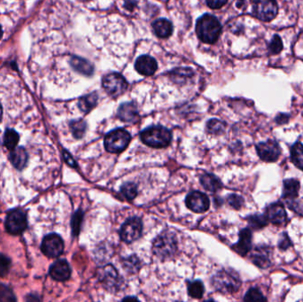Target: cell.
I'll return each instance as SVG.
<instances>
[{"label": "cell", "instance_id": "1", "mask_svg": "<svg viewBox=\"0 0 303 302\" xmlns=\"http://www.w3.org/2000/svg\"><path fill=\"white\" fill-rule=\"evenodd\" d=\"M222 26L217 18L206 13L198 19L196 23V33L202 42L215 44L218 40Z\"/></svg>", "mask_w": 303, "mask_h": 302}, {"label": "cell", "instance_id": "2", "mask_svg": "<svg viewBox=\"0 0 303 302\" xmlns=\"http://www.w3.org/2000/svg\"><path fill=\"white\" fill-rule=\"evenodd\" d=\"M144 144L151 147L163 148L170 145L172 135L170 130L163 126L148 127L140 133Z\"/></svg>", "mask_w": 303, "mask_h": 302}, {"label": "cell", "instance_id": "3", "mask_svg": "<svg viewBox=\"0 0 303 302\" xmlns=\"http://www.w3.org/2000/svg\"><path fill=\"white\" fill-rule=\"evenodd\" d=\"M177 249L176 236L170 231H164L155 238L153 244V252L160 260L170 259Z\"/></svg>", "mask_w": 303, "mask_h": 302}, {"label": "cell", "instance_id": "4", "mask_svg": "<svg viewBox=\"0 0 303 302\" xmlns=\"http://www.w3.org/2000/svg\"><path fill=\"white\" fill-rule=\"evenodd\" d=\"M131 142V135L127 130L117 129L113 130L105 137L106 150L112 153H119L127 148Z\"/></svg>", "mask_w": 303, "mask_h": 302}, {"label": "cell", "instance_id": "5", "mask_svg": "<svg viewBox=\"0 0 303 302\" xmlns=\"http://www.w3.org/2000/svg\"><path fill=\"white\" fill-rule=\"evenodd\" d=\"M212 284L219 292L232 293L238 289L240 286V280L237 274L227 270H222L214 276Z\"/></svg>", "mask_w": 303, "mask_h": 302}, {"label": "cell", "instance_id": "6", "mask_svg": "<svg viewBox=\"0 0 303 302\" xmlns=\"http://www.w3.org/2000/svg\"><path fill=\"white\" fill-rule=\"evenodd\" d=\"M102 86L108 94L118 97L127 90L128 84L123 75L117 73H111L103 78Z\"/></svg>", "mask_w": 303, "mask_h": 302}, {"label": "cell", "instance_id": "7", "mask_svg": "<svg viewBox=\"0 0 303 302\" xmlns=\"http://www.w3.org/2000/svg\"><path fill=\"white\" fill-rule=\"evenodd\" d=\"M253 11L258 19L271 22L277 16L278 8L276 0H255Z\"/></svg>", "mask_w": 303, "mask_h": 302}, {"label": "cell", "instance_id": "8", "mask_svg": "<svg viewBox=\"0 0 303 302\" xmlns=\"http://www.w3.org/2000/svg\"><path fill=\"white\" fill-rule=\"evenodd\" d=\"M142 231L143 224L140 218L132 217L128 219L122 226L120 235L124 242L132 243L140 237Z\"/></svg>", "mask_w": 303, "mask_h": 302}, {"label": "cell", "instance_id": "9", "mask_svg": "<svg viewBox=\"0 0 303 302\" xmlns=\"http://www.w3.org/2000/svg\"><path fill=\"white\" fill-rule=\"evenodd\" d=\"M44 254L49 258L59 257L64 250V243L57 234H49L43 239L41 247Z\"/></svg>", "mask_w": 303, "mask_h": 302}, {"label": "cell", "instance_id": "10", "mask_svg": "<svg viewBox=\"0 0 303 302\" xmlns=\"http://www.w3.org/2000/svg\"><path fill=\"white\" fill-rule=\"evenodd\" d=\"M26 214L22 210H13L7 215L6 229L9 233L18 235L26 230Z\"/></svg>", "mask_w": 303, "mask_h": 302}, {"label": "cell", "instance_id": "11", "mask_svg": "<svg viewBox=\"0 0 303 302\" xmlns=\"http://www.w3.org/2000/svg\"><path fill=\"white\" fill-rule=\"evenodd\" d=\"M256 150L259 157L264 162L268 163L276 162L280 156V147L274 140H268L266 142L259 144Z\"/></svg>", "mask_w": 303, "mask_h": 302}, {"label": "cell", "instance_id": "12", "mask_svg": "<svg viewBox=\"0 0 303 302\" xmlns=\"http://www.w3.org/2000/svg\"><path fill=\"white\" fill-rule=\"evenodd\" d=\"M186 206L195 213H204L209 208V198L200 192H191L186 199Z\"/></svg>", "mask_w": 303, "mask_h": 302}, {"label": "cell", "instance_id": "13", "mask_svg": "<svg viewBox=\"0 0 303 302\" xmlns=\"http://www.w3.org/2000/svg\"><path fill=\"white\" fill-rule=\"evenodd\" d=\"M157 68L156 61L149 55L140 56L135 62V68L140 75L147 76L153 75L156 72Z\"/></svg>", "mask_w": 303, "mask_h": 302}, {"label": "cell", "instance_id": "14", "mask_svg": "<svg viewBox=\"0 0 303 302\" xmlns=\"http://www.w3.org/2000/svg\"><path fill=\"white\" fill-rule=\"evenodd\" d=\"M70 274V267L65 260H57L50 268V275L53 279L57 281H66L69 279Z\"/></svg>", "mask_w": 303, "mask_h": 302}, {"label": "cell", "instance_id": "15", "mask_svg": "<svg viewBox=\"0 0 303 302\" xmlns=\"http://www.w3.org/2000/svg\"><path fill=\"white\" fill-rule=\"evenodd\" d=\"M268 220L274 224H282L287 221V212L280 203L270 205L266 211Z\"/></svg>", "mask_w": 303, "mask_h": 302}, {"label": "cell", "instance_id": "16", "mask_svg": "<svg viewBox=\"0 0 303 302\" xmlns=\"http://www.w3.org/2000/svg\"><path fill=\"white\" fill-rule=\"evenodd\" d=\"M101 282L104 284L109 289H114L120 286V280L116 270L111 265L105 267L103 270H101L100 274Z\"/></svg>", "mask_w": 303, "mask_h": 302}, {"label": "cell", "instance_id": "17", "mask_svg": "<svg viewBox=\"0 0 303 302\" xmlns=\"http://www.w3.org/2000/svg\"><path fill=\"white\" fill-rule=\"evenodd\" d=\"M117 115L122 120L126 123H134L138 118L137 107L134 103H124L118 109Z\"/></svg>", "mask_w": 303, "mask_h": 302}, {"label": "cell", "instance_id": "18", "mask_svg": "<svg viewBox=\"0 0 303 302\" xmlns=\"http://www.w3.org/2000/svg\"><path fill=\"white\" fill-rule=\"evenodd\" d=\"M252 246V233L251 231L248 229L242 230L239 233V239L238 243L233 247L234 249L238 254L242 256L246 255L247 253L251 249Z\"/></svg>", "mask_w": 303, "mask_h": 302}, {"label": "cell", "instance_id": "19", "mask_svg": "<svg viewBox=\"0 0 303 302\" xmlns=\"http://www.w3.org/2000/svg\"><path fill=\"white\" fill-rule=\"evenodd\" d=\"M70 65L75 71L81 73L85 75H91L93 74V66L85 58L74 56L70 58Z\"/></svg>", "mask_w": 303, "mask_h": 302}, {"label": "cell", "instance_id": "20", "mask_svg": "<svg viewBox=\"0 0 303 302\" xmlns=\"http://www.w3.org/2000/svg\"><path fill=\"white\" fill-rule=\"evenodd\" d=\"M153 30L157 36L161 38H166L172 35V23L166 19H159L155 21L153 24Z\"/></svg>", "mask_w": 303, "mask_h": 302}, {"label": "cell", "instance_id": "21", "mask_svg": "<svg viewBox=\"0 0 303 302\" xmlns=\"http://www.w3.org/2000/svg\"><path fill=\"white\" fill-rule=\"evenodd\" d=\"M11 163L17 169L25 168L28 163V153L23 147H16L13 150L10 155Z\"/></svg>", "mask_w": 303, "mask_h": 302}, {"label": "cell", "instance_id": "22", "mask_svg": "<svg viewBox=\"0 0 303 302\" xmlns=\"http://www.w3.org/2000/svg\"><path fill=\"white\" fill-rule=\"evenodd\" d=\"M300 183L295 179H288L284 182L283 197L286 198H295L298 196Z\"/></svg>", "mask_w": 303, "mask_h": 302}, {"label": "cell", "instance_id": "23", "mask_svg": "<svg viewBox=\"0 0 303 302\" xmlns=\"http://www.w3.org/2000/svg\"><path fill=\"white\" fill-rule=\"evenodd\" d=\"M200 181H201L203 187L209 192H217L219 189L222 187V184L220 182V180L211 174H206V175H202Z\"/></svg>", "mask_w": 303, "mask_h": 302}, {"label": "cell", "instance_id": "24", "mask_svg": "<svg viewBox=\"0 0 303 302\" xmlns=\"http://www.w3.org/2000/svg\"><path fill=\"white\" fill-rule=\"evenodd\" d=\"M98 95L96 92H92L91 94L86 95L82 97L79 100V108L85 113H88L97 105Z\"/></svg>", "mask_w": 303, "mask_h": 302}, {"label": "cell", "instance_id": "25", "mask_svg": "<svg viewBox=\"0 0 303 302\" xmlns=\"http://www.w3.org/2000/svg\"><path fill=\"white\" fill-rule=\"evenodd\" d=\"M291 158L297 168L303 170V145L297 142L291 149Z\"/></svg>", "mask_w": 303, "mask_h": 302}, {"label": "cell", "instance_id": "26", "mask_svg": "<svg viewBox=\"0 0 303 302\" xmlns=\"http://www.w3.org/2000/svg\"><path fill=\"white\" fill-rule=\"evenodd\" d=\"M20 136L15 130L12 129H7L4 135V144L8 150H13L16 148L17 145L19 143Z\"/></svg>", "mask_w": 303, "mask_h": 302}, {"label": "cell", "instance_id": "27", "mask_svg": "<svg viewBox=\"0 0 303 302\" xmlns=\"http://www.w3.org/2000/svg\"><path fill=\"white\" fill-rule=\"evenodd\" d=\"M188 293L192 298L194 299H200L204 293V286L203 283L199 280H196L193 282L189 283L188 286Z\"/></svg>", "mask_w": 303, "mask_h": 302}, {"label": "cell", "instance_id": "28", "mask_svg": "<svg viewBox=\"0 0 303 302\" xmlns=\"http://www.w3.org/2000/svg\"><path fill=\"white\" fill-rule=\"evenodd\" d=\"M72 133L75 138H81L86 130V124L83 120H73L70 124Z\"/></svg>", "mask_w": 303, "mask_h": 302}, {"label": "cell", "instance_id": "29", "mask_svg": "<svg viewBox=\"0 0 303 302\" xmlns=\"http://www.w3.org/2000/svg\"><path fill=\"white\" fill-rule=\"evenodd\" d=\"M253 261L255 265L260 268H267L270 265V259L268 257L267 253H264V251H256L253 254Z\"/></svg>", "mask_w": 303, "mask_h": 302}, {"label": "cell", "instance_id": "30", "mask_svg": "<svg viewBox=\"0 0 303 302\" xmlns=\"http://www.w3.org/2000/svg\"><path fill=\"white\" fill-rule=\"evenodd\" d=\"M121 192L127 199H133L137 194V186L133 183H126L121 187Z\"/></svg>", "mask_w": 303, "mask_h": 302}, {"label": "cell", "instance_id": "31", "mask_svg": "<svg viewBox=\"0 0 303 302\" xmlns=\"http://www.w3.org/2000/svg\"><path fill=\"white\" fill-rule=\"evenodd\" d=\"M268 219L264 215H260V214H255V215H252L248 218V223L250 224V226L254 229H261L264 226H266L267 224Z\"/></svg>", "mask_w": 303, "mask_h": 302}, {"label": "cell", "instance_id": "32", "mask_svg": "<svg viewBox=\"0 0 303 302\" xmlns=\"http://www.w3.org/2000/svg\"><path fill=\"white\" fill-rule=\"evenodd\" d=\"M225 124L216 119L209 120L207 124V130L211 134H221L225 130Z\"/></svg>", "mask_w": 303, "mask_h": 302}, {"label": "cell", "instance_id": "33", "mask_svg": "<svg viewBox=\"0 0 303 302\" xmlns=\"http://www.w3.org/2000/svg\"><path fill=\"white\" fill-rule=\"evenodd\" d=\"M244 299L246 301H254V300H266V298L262 295L260 290L257 288H252L246 294Z\"/></svg>", "mask_w": 303, "mask_h": 302}, {"label": "cell", "instance_id": "34", "mask_svg": "<svg viewBox=\"0 0 303 302\" xmlns=\"http://www.w3.org/2000/svg\"><path fill=\"white\" fill-rule=\"evenodd\" d=\"M0 300L1 301H13L15 300L13 292L7 286L0 285Z\"/></svg>", "mask_w": 303, "mask_h": 302}, {"label": "cell", "instance_id": "35", "mask_svg": "<svg viewBox=\"0 0 303 302\" xmlns=\"http://www.w3.org/2000/svg\"><path fill=\"white\" fill-rule=\"evenodd\" d=\"M83 212L81 210L76 212L73 220H72V231L74 235H77L80 231V227H81L82 220H83Z\"/></svg>", "mask_w": 303, "mask_h": 302}, {"label": "cell", "instance_id": "36", "mask_svg": "<svg viewBox=\"0 0 303 302\" xmlns=\"http://www.w3.org/2000/svg\"><path fill=\"white\" fill-rule=\"evenodd\" d=\"M269 47H270V51H271V53L275 54V53L280 52L281 50L283 49V44H282L280 37L277 36V35L274 36Z\"/></svg>", "mask_w": 303, "mask_h": 302}, {"label": "cell", "instance_id": "37", "mask_svg": "<svg viewBox=\"0 0 303 302\" xmlns=\"http://www.w3.org/2000/svg\"><path fill=\"white\" fill-rule=\"evenodd\" d=\"M11 261L6 255L0 253V277L4 276L10 269Z\"/></svg>", "mask_w": 303, "mask_h": 302}, {"label": "cell", "instance_id": "38", "mask_svg": "<svg viewBox=\"0 0 303 302\" xmlns=\"http://www.w3.org/2000/svg\"><path fill=\"white\" fill-rule=\"evenodd\" d=\"M228 203L232 208H235V209H238V208H241L242 205L244 203V200L240 196L232 194L228 197Z\"/></svg>", "mask_w": 303, "mask_h": 302}, {"label": "cell", "instance_id": "39", "mask_svg": "<svg viewBox=\"0 0 303 302\" xmlns=\"http://www.w3.org/2000/svg\"><path fill=\"white\" fill-rule=\"evenodd\" d=\"M138 259L137 258H129L127 260H124V268L130 271V272H135L138 269Z\"/></svg>", "mask_w": 303, "mask_h": 302}, {"label": "cell", "instance_id": "40", "mask_svg": "<svg viewBox=\"0 0 303 302\" xmlns=\"http://www.w3.org/2000/svg\"><path fill=\"white\" fill-rule=\"evenodd\" d=\"M207 4L212 9H219L227 3V0H206Z\"/></svg>", "mask_w": 303, "mask_h": 302}, {"label": "cell", "instance_id": "41", "mask_svg": "<svg viewBox=\"0 0 303 302\" xmlns=\"http://www.w3.org/2000/svg\"><path fill=\"white\" fill-rule=\"evenodd\" d=\"M290 246V240L289 238L287 237V235H284V237L281 238L278 243V247L280 248L281 250H286L287 248H288Z\"/></svg>", "mask_w": 303, "mask_h": 302}, {"label": "cell", "instance_id": "42", "mask_svg": "<svg viewBox=\"0 0 303 302\" xmlns=\"http://www.w3.org/2000/svg\"><path fill=\"white\" fill-rule=\"evenodd\" d=\"M64 156H65V159H67V162L69 163V165L74 166L75 165V163H74V160L72 159L71 157L69 156V153H64Z\"/></svg>", "mask_w": 303, "mask_h": 302}, {"label": "cell", "instance_id": "43", "mask_svg": "<svg viewBox=\"0 0 303 302\" xmlns=\"http://www.w3.org/2000/svg\"><path fill=\"white\" fill-rule=\"evenodd\" d=\"M2 115H3V109H2V107H1V105H0V120H1V118H2Z\"/></svg>", "mask_w": 303, "mask_h": 302}, {"label": "cell", "instance_id": "44", "mask_svg": "<svg viewBox=\"0 0 303 302\" xmlns=\"http://www.w3.org/2000/svg\"><path fill=\"white\" fill-rule=\"evenodd\" d=\"M3 36V29H2V27L0 26V39Z\"/></svg>", "mask_w": 303, "mask_h": 302}]
</instances>
